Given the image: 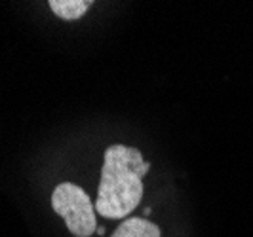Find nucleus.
Listing matches in <instances>:
<instances>
[{
	"mask_svg": "<svg viewBox=\"0 0 253 237\" xmlns=\"http://www.w3.org/2000/svg\"><path fill=\"white\" fill-rule=\"evenodd\" d=\"M151 169L141 152L124 144H113L105 150L101 182L95 200V212L103 218H126L143 198L141 178Z\"/></svg>",
	"mask_w": 253,
	"mask_h": 237,
	"instance_id": "f257e3e1",
	"label": "nucleus"
},
{
	"mask_svg": "<svg viewBox=\"0 0 253 237\" xmlns=\"http://www.w3.org/2000/svg\"><path fill=\"white\" fill-rule=\"evenodd\" d=\"M51 207L75 237H89L97 232L95 205L80 186L71 182L59 184L51 194Z\"/></svg>",
	"mask_w": 253,
	"mask_h": 237,
	"instance_id": "f03ea898",
	"label": "nucleus"
},
{
	"mask_svg": "<svg viewBox=\"0 0 253 237\" xmlns=\"http://www.w3.org/2000/svg\"><path fill=\"white\" fill-rule=\"evenodd\" d=\"M113 237H160V228L143 216H135L124 220L116 228Z\"/></svg>",
	"mask_w": 253,
	"mask_h": 237,
	"instance_id": "7ed1b4c3",
	"label": "nucleus"
},
{
	"mask_svg": "<svg viewBox=\"0 0 253 237\" xmlns=\"http://www.w3.org/2000/svg\"><path fill=\"white\" fill-rule=\"evenodd\" d=\"M48 6L57 17H61L65 21H76L88 12L91 2L88 0H50Z\"/></svg>",
	"mask_w": 253,
	"mask_h": 237,
	"instance_id": "20e7f679",
	"label": "nucleus"
}]
</instances>
